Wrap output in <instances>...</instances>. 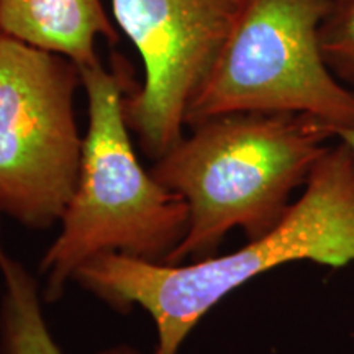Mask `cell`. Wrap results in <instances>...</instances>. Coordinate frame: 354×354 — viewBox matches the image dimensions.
<instances>
[{
    "instance_id": "cell-7",
    "label": "cell",
    "mask_w": 354,
    "mask_h": 354,
    "mask_svg": "<svg viewBox=\"0 0 354 354\" xmlns=\"http://www.w3.org/2000/svg\"><path fill=\"white\" fill-rule=\"evenodd\" d=\"M0 33L79 68L97 61V38L118 37L102 0H0Z\"/></svg>"
},
{
    "instance_id": "cell-8",
    "label": "cell",
    "mask_w": 354,
    "mask_h": 354,
    "mask_svg": "<svg viewBox=\"0 0 354 354\" xmlns=\"http://www.w3.org/2000/svg\"><path fill=\"white\" fill-rule=\"evenodd\" d=\"M3 295L0 305V354H64L44 322L37 281L7 253L0 254ZM100 354H138L127 344Z\"/></svg>"
},
{
    "instance_id": "cell-6",
    "label": "cell",
    "mask_w": 354,
    "mask_h": 354,
    "mask_svg": "<svg viewBox=\"0 0 354 354\" xmlns=\"http://www.w3.org/2000/svg\"><path fill=\"white\" fill-rule=\"evenodd\" d=\"M243 0H112L115 24L141 57L145 79L127 122L154 161L183 138L185 115Z\"/></svg>"
},
{
    "instance_id": "cell-3",
    "label": "cell",
    "mask_w": 354,
    "mask_h": 354,
    "mask_svg": "<svg viewBox=\"0 0 354 354\" xmlns=\"http://www.w3.org/2000/svg\"><path fill=\"white\" fill-rule=\"evenodd\" d=\"M79 71L88 125L77 185L39 268L50 300L59 299L79 269L99 256L166 263L189 225L184 198L146 172L136 158L120 79L99 59Z\"/></svg>"
},
{
    "instance_id": "cell-1",
    "label": "cell",
    "mask_w": 354,
    "mask_h": 354,
    "mask_svg": "<svg viewBox=\"0 0 354 354\" xmlns=\"http://www.w3.org/2000/svg\"><path fill=\"white\" fill-rule=\"evenodd\" d=\"M304 187L276 228L230 254L187 266L104 254L74 279L115 308L146 310L158 331L154 354H177L201 318L251 279L297 261L335 269L354 263V159L343 140Z\"/></svg>"
},
{
    "instance_id": "cell-5",
    "label": "cell",
    "mask_w": 354,
    "mask_h": 354,
    "mask_svg": "<svg viewBox=\"0 0 354 354\" xmlns=\"http://www.w3.org/2000/svg\"><path fill=\"white\" fill-rule=\"evenodd\" d=\"M69 57L0 33V214L28 228L61 221L81 171Z\"/></svg>"
},
{
    "instance_id": "cell-4",
    "label": "cell",
    "mask_w": 354,
    "mask_h": 354,
    "mask_svg": "<svg viewBox=\"0 0 354 354\" xmlns=\"http://www.w3.org/2000/svg\"><path fill=\"white\" fill-rule=\"evenodd\" d=\"M333 0H243L185 125L230 113H305L354 128V88L326 64L322 25Z\"/></svg>"
},
{
    "instance_id": "cell-10",
    "label": "cell",
    "mask_w": 354,
    "mask_h": 354,
    "mask_svg": "<svg viewBox=\"0 0 354 354\" xmlns=\"http://www.w3.org/2000/svg\"><path fill=\"white\" fill-rule=\"evenodd\" d=\"M338 140H343L344 143L349 146V149H351V154H353V159H354V128L339 131L338 133Z\"/></svg>"
},
{
    "instance_id": "cell-12",
    "label": "cell",
    "mask_w": 354,
    "mask_h": 354,
    "mask_svg": "<svg viewBox=\"0 0 354 354\" xmlns=\"http://www.w3.org/2000/svg\"><path fill=\"white\" fill-rule=\"evenodd\" d=\"M333 2H338V0H333Z\"/></svg>"
},
{
    "instance_id": "cell-9",
    "label": "cell",
    "mask_w": 354,
    "mask_h": 354,
    "mask_svg": "<svg viewBox=\"0 0 354 354\" xmlns=\"http://www.w3.org/2000/svg\"><path fill=\"white\" fill-rule=\"evenodd\" d=\"M320 39L328 68L339 81L354 88V0L333 2L322 25Z\"/></svg>"
},
{
    "instance_id": "cell-2",
    "label": "cell",
    "mask_w": 354,
    "mask_h": 354,
    "mask_svg": "<svg viewBox=\"0 0 354 354\" xmlns=\"http://www.w3.org/2000/svg\"><path fill=\"white\" fill-rule=\"evenodd\" d=\"M333 138L328 123L305 113H230L194 125L151 171L189 209L184 240L165 264L210 258L233 228L248 240L276 228Z\"/></svg>"
},
{
    "instance_id": "cell-11",
    "label": "cell",
    "mask_w": 354,
    "mask_h": 354,
    "mask_svg": "<svg viewBox=\"0 0 354 354\" xmlns=\"http://www.w3.org/2000/svg\"><path fill=\"white\" fill-rule=\"evenodd\" d=\"M2 253H6V251H3V248H2V243H0V254Z\"/></svg>"
}]
</instances>
